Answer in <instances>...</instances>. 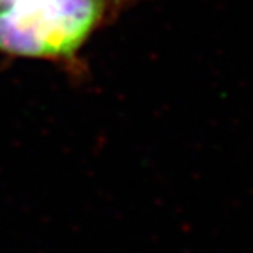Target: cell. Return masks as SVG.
<instances>
[{"instance_id":"cell-1","label":"cell","mask_w":253,"mask_h":253,"mask_svg":"<svg viewBox=\"0 0 253 253\" xmlns=\"http://www.w3.org/2000/svg\"><path fill=\"white\" fill-rule=\"evenodd\" d=\"M142 0H0V58L80 66L93 35Z\"/></svg>"}]
</instances>
